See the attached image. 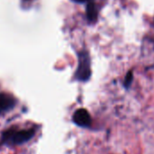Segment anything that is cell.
Returning a JSON list of instances; mask_svg holds the SVG:
<instances>
[{
	"instance_id": "6da1fadb",
	"label": "cell",
	"mask_w": 154,
	"mask_h": 154,
	"mask_svg": "<svg viewBox=\"0 0 154 154\" xmlns=\"http://www.w3.org/2000/svg\"><path fill=\"white\" fill-rule=\"evenodd\" d=\"M35 135V130H20L17 131L14 128L8 129L2 134V142L5 144L18 145L23 144L31 140Z\"/></svg>"
},
{
	"instance_id": "277c9868",
	"label": "cell",
	"mask_w": 154,
	"mask_h": 154,
	"mask_svg": "<svg viewBox=\"0 0 154 154\" xmlns=\"http://www.w3.org/2000/svg\"><path fill=\"white\" fill-rule=\"evenodd\" d=\"M15 105L16 100L13 96L8 94L0 93V114L12 110Z\"/></svg>"
},
{
	"instance_id": "3957f363",
	"label": "cell",
	"mask_w": 154,
	"mask_h": 154,
	"mask_svg": "<svg viewBox=\"0 0 154 154\" xmlns=\"http://www.w3.org/2000/svg\"><path fill=\"white\" fill-rule=\"evenodd\" d=\"M72 120L76 125L80 127H89L92 123L91 116L85 109L77 110L73 114Z\"/></svg>"
},
{
	"instance_id": "7a4b0ae2",
	"label": "cell",
	"mask_w": 154,
	"mask_h": 154,
	"mask_svg": "<svg viewBox=\"0 0 154 154\" xmlns=\"http://www.w3.org/2000/svg\"><path fill=\"white\" fill-rule=\"evenodd\" d=\"M91 67H90V58L86 52H83L79 54V63L77 68L75 78L79 81H86L90 78Z\"/></svg>"
},
{
	"instance_id": "52a82bcc",
	"label": "cell",
	"mask_w": 154,
	"mask_h": 154,
	"mask_svg": "<svg viewBox=\"0 0 154 154\" xmlns=\"http://www.w3.org/2000/svg\"><path fill=\"white\" fill-rule=\"evenodd\" d=\"M75 2H78V3H85V2H90L92 0H73Z\"/></svg>"
},
{
	"instance_id": "5b68a950",
	"label": "cell",
	"mask_w": 154,
	"mask_h": 154,
	"mask_svg": "<svg viewBox=\"0 0 154 154\" xmlns=\"http://www.w3.org/2000/svg\"><path fill=\"white\" fill-rule=\"evenodd\" d=\"M86 16H87V19L90 22H94L97 19V16H98V11L97 8L95 7V5L93 2H90L87 5V8H86Z\"/></svg>"
},
{
	"instance_id": "8992f818",
	"label": "cell",
	"mask_w": 154,
	"mask_h": 154,
	"mask_svg": "<svg viewBox=\"0 0 154 154\" xmlns=\"http://www.w3.org/2000/svg\"><path fill=\"white\" fill-rule=\"evenodd\" d=\"M131 80H132V72H129L127 73L126 77H125V81H124V85H125V86L127 88L130 86V85L131 83Z\"/></svg>"
}]
</instances>
